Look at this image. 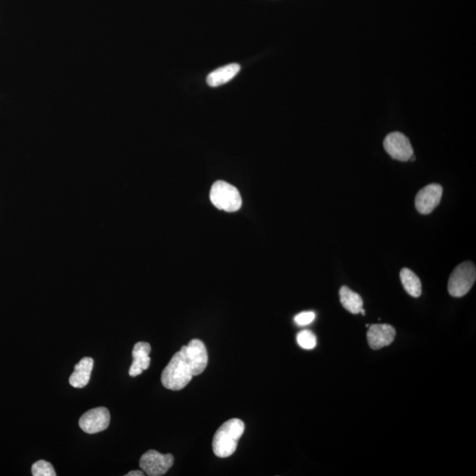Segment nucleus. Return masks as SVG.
<instances>
[{
  "instance_id": "obj_10",
  "label": "nucleus",
  "mask_w": 476,
  "mask_h": 476,
  "mask_svg": "<svg viewBox=\"0 0 476 476\" xmlns=\"http://www.w3.org/2000/svg\"><path fill=\"white\" fill-rule=\"evenodd\" d=\"M395 329L388 324H375L370 326L367 332L369 345L374 350L389 346L395 341Z\"/></svg>"
},
{
  "instance_id": "obj_3",
  "label": "nucleus",
  "mask_w": 476,
  "mask_h": 476,
  "mask_svg": "<svg viewBox=\"0 0 476 476\" xmlns=\"http://www.w3.org/2000/svg\"><path fill=\"white\" fill-rule=\"evenodd\" d=\"M210 199L216 208L226 212H236L242 206L239 191L225 181H216L213 185Z\"/></svg>"
},
{
  "instance_id": "obj_18",
  "label": "nucleus",
  "mask_w": 476,
  "mask_h": 476,
  "mask_svg": "<svg viewBox=\"0 0 476 476\" xmlns=\"http://www.w3.org/2000/svg\"><path fill=\"white\" fill-rule=\"evenodd\" d=\"M316 314L313 312H303L298 314L295 317V322L296 325L300 326L310 325L315 319Z\"/></svg>"
},
{
  "instance_id": "obj_16",
  "label": "nucleus",
  "mask_w": 476,
  "mask_h": 476,
  "mask_svg": "<svg viewBox=\"0 0 476 476\" xmlns=\"http://www.w3.org/2000/svg\"><path fill=\"white\" fill-rule=\"evenodd\" d=\"M296 341L300 347L303 350H313L317 345V338L315 334L309 330L301 331L296 336Z\"/></svg>"
},
{
  "instance_id": "obj_12",
  "label": "nucleus",
  "mask_w": 476,
  "mask_h": 476,
  "mask_svg": "<svg viewBox=\"0 0 476 476\" xmlns=\"http://www.w3.org/2000/svg\"><path fill=\"white\" fill-rule=\"evenodd\" d=\"M94 367V360L91 357L82 358L74 366V371L69 378V383L74 388H84L91 381Z\"/></svg>"
},
{
  "instance_id": "obj_11",
  "label": "nucleus",
  "mask_w": 476,
  "mask_h": 476,
  "mask_svg": "<svg viewBox=\"0 0 476 476\" xmlns=\"http://www.w3.org/2000/svg\"><path fill=\"white\" fill-rule=\"evenodd\" d=\"M150 352L151 346L150 343L140 341V343L135 344L133 350V362L129 370L131 377H137L144 371L147 370L151 362Z\"/></svg>"
},
{
  "instance_id": "obj_4",
  "label": "nucleus",
  "mask_w": 476,
  "mask_h": 476,
  "mask_svg": "<svg viewBox=\"0 0 476 476\" xmlns=\"http://www.w3.org/2000/svg\"><path fill=\"white\" fill-rule=\"evenodd\" d=\"M476 269L474 263L465 261L458 265L448 282V292L454 298H461L467 295L475 284Z\"/></svg>"
},
{
  "instance_id": "obj_1",
  "label": "nucleus",
  "mask_w": 476,
  "mask_h": 476,
  "mask_svg": "<svg viewBox=\"0 0 476 476\" xmlns=\"http://www.w3.org/2000/svg\"><path fill=\"white\" fill-rule=\"evenodd\" d=\"M193 377L194 376L191 364L186 357L184 350L181 348L165 367L161 379L165 388L179 391L184 389Z\"/></svg>"
},
{
  "instance_id": "obj_7",
  "label": "nucleus",
  "mask_w": 476,
  "mask_h": 476,
  "mask_svg": "<svg viewBox=\"0 0 476 476\" xmlns=\"http://www.w3.org/2000/svg\"><path fill=\"white\" fill-rule=\"evenodd\" d=\"M110 423L109 410L106 408H96L88 410L79 421V425L86 433L95 434L105 430Z\"/></svg>"
},
{
  "instance_id": "obj_9",
  "label": "nucleus",
  "mask_w": 476,
  "mask_h": 476,
  "mask_svg": "<svg viewBox=\"0 0 476 476\" xmlns=\"http://www.w3.org/2000/svg\"><path fill=\"white\" fill-rule=\"evenodd\" d=\"M186 357L191 364L193 376H199L206 370L209 363L208 350L201 341L193 339L187 346H183Z\"/></svg>"
},
{
  "instance_id": "obj_15",
  "label": "nucleus",
  "mask_w": 476,
  "mask_h": 476,
  "mask_svg": "<svg viewBox=\"0 0 476 476\" xmlns=\"http://www.w3.org/2000/svg\"><path fill=\"white\" fill-rule=\"evenodd\" d=\"M401 281L408 294L413 298H419L422 294V284L415 272L409 268H403L401 271Z\"/></svg>"
},
{
  "instance_id": "obj_8",
  "label": "nucleus",
  "mask_w": 476,
  "mask_h": 476,
  "mask_svg": "<svg viewBox=\"0 0 476 476\" xmlns=\"http://www.w3.org/2000/svg\"><path fill=\"white\" fill-rule=\"evenodd\" d=\"M443 187L440 185L431 184L421 189L416 196V208L422 215H429L442 199Z\"/></svg>"
},
{
  "instance_id": "obj_6",
  "label": "nucleus",
  "mask_w": 476,
  "mask_h": 476,
  "mask_svg": "<svg viewBox=\"0 0 476 476\" xmlns=\"http://www.w3.org/2000/svg\"><path fill=\"white\" fill-rule=\"evenodd\" d=\"M384 147L390 157L395 160L409 161L414 150L409 138L402 133L395 132L388 134L384 140Z\"/></svg>"
},
{
  "instance_id": "obj_2",
  "label": "nucleus",
  "mask_w": 476,
  "mask_h": 476,
  "mask_svg": "<svg viewBox=\"0 0 476 476\" xmlns=\"http://www.w3.org/2000/svg\"><path fill=\"white\" fill-rule=\"evenodd\" d=\"M242 420L233 418L227 421L217 430L213 439V453L219 458L231 456L237 450L238 441L244 432Z\"/></svg>"
},
{
  "instance_id": "obj_13",
  "label": "nucleus",
  "mask_w": 476,
  "mask_h": 476,
  "mask_svg": "<svg viewBox=\"0 0 476 476\" xmlns=\"http://www.w3.org/2000/svg\"><path fill=\"white\" fill-rule=\"evenodd\" d=\"M240 65L230 64L222 67L209 74L206 78V84L212 88L219 87L227 84L240 72Z\"/></svg>"
},
{
  "instance_id": "obj_17",
  "label": "nucleus",
  "mask_w": 476,
  "mask_h": 476,
  "mask_svg": "<svg viewBox=\"0 0 476 476\" xmlns=\"http://www.w3.org/2000/svg\"><path fill=\"white\" fill-rule=\"evenodd\" d=\"M32 475L34 476H56L53 465L46 461L41 460L32 465Z\"/></svg>"
},
{
  "instance_id": "obj_5",
  "label": "nucleus",
  "mask_w": 476,
  "mask_h": 476,
  "mask_svg": "<svg viewBox=\"0 0 476 476\" xmlns=\"http://www.w3.org/2000/svg\"><path fill=\"white\" fill-rule=\"evenodd\" d=\"M173 464V455L161 454L155 450L147 451L140 460V467L145 474L150 476L164 475L170 470Z\"/></svg>"
},
{
  "instance_id": "obj_14",
  "label": "nucleus",
  "mask_w": 476,
  "mask_h": 476,
  "mask_svg": "<svg viewBox=\"0 0 476 476\" xmlns=\"http://www.w3.org/2000/svg\"><path fill=\"white\" fill-rule=\"evenodd\" d=\"M340 298L341 305L351 313H360L361 309L363 308V299H362L360 295L352 291L347 286L341 288Z\"/></svg>"
},
{
  "instance_id": "obj_19",
  "label": "nucleus",
  "mask_w": 476,
  "mask_h": 476,
  "mask_svg": "<svg viewBox=\"0 0 476 476\" xmlns=\"http://www.w3.org/2000/svg\"><path fill=\"white\" fill-rule=\"evenodd\" d=\"M126 476H143L145 475V472L143 471H140V470H135V471H131L128 472V474L126 475Z\"/></svg>"
},
{
  "instance_id": "obj_20",
  "label": "nucleus",
  "mask_w": 476,
  "mask_h": 476,
  "mask_svg": "<svg viewBox=\"0 0 476 476\" xmlns=\"http://www.w3.org/2000/svg\"><path fill=\"white\" fill-rule=\"evenodd\" d=\"M360 313L363 314V315H365V310L363 308H362L360 310Z\"/></svg>"
}]
</instances>
